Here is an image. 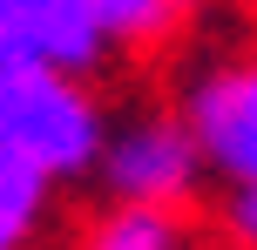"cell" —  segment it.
<instances>
[{
    "mask_svg": "<svg viewBox=\"0 0 257 250\" xmlns=\"http://www.w3.org/2000/svg\"><path fill=\"white\" fill-rule=\"evenodd\" d=\"M108 129H115V115H108L102 88L88 75L0 68V156L27 162L54 189L61 183H88L102 169Z\"/></svg>",
    "mask_w": 257,
    "mask_h": 250,
    "instance_id": "obj_1",
    "label": "cell"
},
{
    "mask_svg": "<svg viewBox=\"0 0 257 250\" xmlns=\"http://www.w3.org/2000/svg\"><path fill=\"white\" fill-rule=\"evenodd\" d=\"M95 183L108 203H128V210H190V196L210 183V169L176 108H128L108 129Z\"/></svg>",
    "mask_w": 257,
    "mask_h": 250,
    "instance_id": "obj_2",
    "label": "cell"
},
{
    "mask_svg": "<svg viewBox=\"0 0 257 250\" xmlns=\"http://www.w3.org/2000/svg\"><path fill=\"white\" fill-rule=\"evenodd\" d=\"M176 115L190 122L217 189H257V54H217L190 68Z\"/></svg>",
    "mask_w": 257,
    "mask_h": 250,
    "instance_id": "obj_3",
    "label": "cell"
},
{
    "mask_svg": "<svg viewBox=\"0 0 257 250\" xmlns=\"http://www.w3.org/2000/svg\"><path fill=\"white\" fill-rule=\"evenodd\" d=\"M108 54L115 48L88 0H0V68H61L95 81Z\"/></svg>",
    "mask_w": 257,
    "mask_h": 250,
    "instance_id": "obj_4",
    "label": "cell"
},
{
    "mask_svg": "<svg viewBox=\"0 0 257 250\" xmlns=\"http://www.w3.org/2000/svg\"><path fill=\"white\" fill-rule=\"evenodd\" d=\"M68 250H203L183 210H128V203H102L88 223L75 230Z\"/></svg>",
    "mask_w": 257,
    "mask_h": 250,
    "instance_id": "obj_5",
    "label": "cell"
},
{
    "mask_svg": "<svg viewBox=\"0 0 257 250\" xmlns=\"http://www.w3.org/2000/svg\"><path fill=\"white\" fill-rule=\"evenodd\" d=\"M48 223H54V183L0 156V250H41Z\"/></svg>",
    "mask_w": 257,
    "mask_h": 250,
    "instance_id": "obj_6",
    "label": "cell"
},
{
    "mask_svg": "<svg viewBox=\"0 0 257 250\" xmlns=\"http://www.w3.org/2000/svg\"><path fill=\"white\" fill-rule=\"evenodd\" d=\"M217 223H223V237L237 250H257V189H223Z\"/></svg>",
    "mask_w": 257,
    "mask_h": 250,
    "instance_id": "obj_7",
    "label": "cell"
}]
</instances>
